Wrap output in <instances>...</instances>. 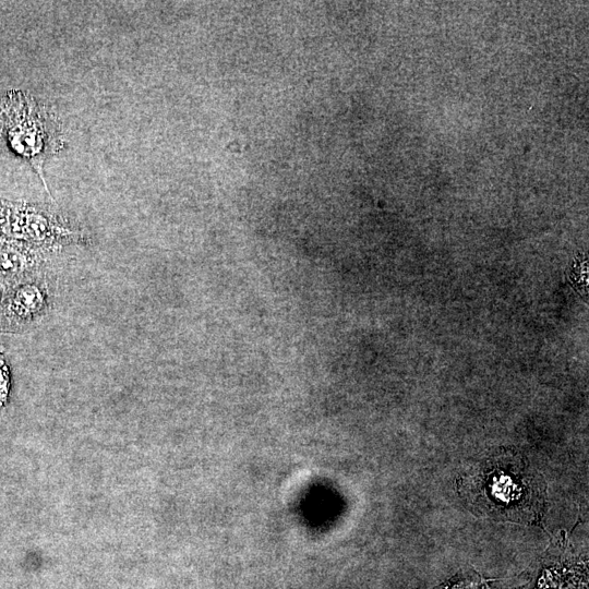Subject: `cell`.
<instances>
[{"label": "cell", "instance_id": "cell-4", "mask_svg": "<svg viewBox=\"0 0 589 589\" xmlns=\"http://www.w3.org/2000/svg\"><path fill=\"white\" fill-rule=\"evenodd\" d=\"M34 256L22 252V248H0V276L13 277L34 266Z\"/></svg>", "mask_w": 589, "mask_h": 589}, {"label": "cell", "instance_id": "cell-6", "mask_svg": "<svg viewBox=\"0 0 589 589\" xmlns=\"http://www.w3.org/2000/svg\"><path fill=\"white\" fill-rule=\"evenodd\" d=\"M8 393L9 371L2 356H0V406L5 401Z\"/></svg>", "mask_w": 589, "mask_h": 589}, {"label": "cell", "instance_id": "cell-3", "mask_svg": "<svg viewBox=\"0 0 589 589\" xmlns=\"http://www.w3.org/2000/svg\"><path fill=\"white\" fill-rule=\"evenodd\" d=\"M45 277L33 275L16 284L1 304V313L10 324L26 325L41 318L50 309L51 296Z\"/></svg>", "mask_w": 589, "mask_h": 589}, {"label": "cell", "instance_id": "cell-2", "mask_svg": "<svg viewBox=\"0 0 589 589\" xmlns=\"http://www.w3.org/2000/svg\"><path fill=\"white\" fill-rule=\"evenodd\" d=\"M0 233L40 253L89 240L84 229L61 213L34 205L0 206Z\"/></svg>", "mask_w": 589, "mask_h": 589}, {"label": "cell", "instance_id": "cell-5", "mask_svg": "<svg viewBox=\"0 0 589 589\" xmlns=\"http://www.w3.org/2000/svg\"><path fill=\"white\" fill-rule=\"evenodd\" d=\"M481 580L472 573L458 575L435 589H480Z\"/></svg>", "mask_w": 589, "mask_h": 589}, {"label": "cell", "instance_id": "cell-1", "mask_svg": "<svg viewBox=\"0 0 589 589\" xmlns=\"http://www.w3.org/2000/svg\"><path fill=\"white\" fill-rule=\"evenodd\" d=\"M64 146L59 121L47 106L16 91L0 103V149L29 163L49 195L44 165Z\"/></svg>", "mask_w": 589, "mask_h": 589}]
</instances>
